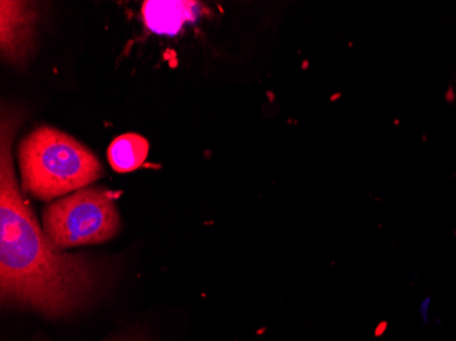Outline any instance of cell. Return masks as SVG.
<instances>
[{
	"label": "cell",
	"instance_id": "1",
	"mask_svg": "<svg viewBox=\"0 0 456 341\" xmlns=\"http://www.w3.org/2000/svg\"><path fill=\"white\" fill-rule=\"evenodd\" d=\"M18 112L4 111L0 130V291L6 304L63 317L86 306L102 286L99 266L63 253L41 231L18 186L12 140Z\"/></svg>",
	"mask_w": 456,
	"mask_h": 341
},
{
	"label": "cell",
	"instance_id": "2",
	"mask_svg": "<svg viewBox=\"0 0 456 341\" xmlns=\"http://www.w3.org/2000/svg\"><path fill=\"white\" fill-rule=\"evenodd\" d=\"M18 164L22 190L43 201L86 189L102 175V164L91 149L48 126L20 141Z\"/></svg>",
	"mask_w": 456,
	"mask_h": 341
},
{
	"label": "cell",
	"instance_id": "3",
	"mask_svg": "<svg viewBox=\"0 0 456 341\" xmlns=\"http://www.w3.org/2000/svg\"><path fill=\"white\" fill-rule=\"evenodd\" d=\"M119 225L115 194L102 187L78 190L43 213L45 235L59 248L107 242Z\"/></svg>",
	"mask_w": 456,
	"mask_h": 341
},
{
	"label": "cell",
	"instance_id": "4",
	"mask_svg": "<svg viewBox=\"0 0 456 341\" xmlns=\"http://www.w3.org/2000/svg\"><path fill=\"white\" fill-rule=\"evenodd\" d=\"M36 14L25 2H0V43L4 58L22 63L29 56L35 36Z\"/></svg>",
	"mask_w": 456,
	"mask_h": 341
},
{
	"label": "cell",
	"instance_id": "5",
	"mask_svg": "<svg viewBox=\"0 0 456 341\" xmlns=\"http://www.w3.org/2000/svg\"><path fill=\"white\" fill-rule=\"evenodd\" d=\"M143 22L158 35L175 36L188 22H194L201 14V7L191 0H150L142 4Z\"/></svg>",
	"mask_w": 456,
	"mask_h": 341
},
{
	"label": "cell",
	"instance_id": "6",
	"mask_svg": "<svg viewBox=\"0 0 456 341\" xmlns=\"http://www.w3.org/2000/svg\"><path fill=\"white\" fill-rule=\"evenodd\" d=\"M150 152V142L138 134H123L115 138L107 150L110 164L117 173L134 171L142 166Z\"/></svg>",
	"mask_w": 456,
	"mask_h": 341
},
{
	"label": "cell",
	"instance_id": "7",
	"mask_svg": "<svg viewBox=\"0 0 456 341\" xmlns=\"http://www.w3.org/2000/svg\"><path fill=\"white\" fill-rule=\"evenodd\" d=\"M118 341H141L138 338H125V340H118Z\"/></svg>",
	"mask_w": 456,
	"mask_h": 341
}]
</instances>
